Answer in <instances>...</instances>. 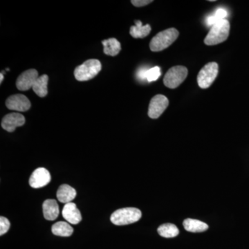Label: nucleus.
<instances>
[{
    "mask_svg": "<svg viewBox=\"0 0 249 249\" xmlns=\"http://www.w3.org/2000/svg\"><path fill=\"white\" fill-rule=\"evenodd\" d=\"M230 23L227 19H222L214 24L204 39L206 45H217L227 40L230 33Z\"/></svg>",
    "mask_w": 249,
    "mask_h": 249,
    "instance_id": "f257e3e1",
    "label": "nucleus"
},
{
    "mask_svg": "<svg viewBox=\"0 0 249 249\" xmlns=\"http://www.w3.org/2000/svg\"><path fill=\"white\" fill-rule=\"evenodd\" d=\"M178 31L175 28L160 31L152 39L150 43V50L153 52H161L170 47L178 39Z\"/></svg>",
    "mask_w": 249,
    "mask_h": 249,
    "instance_id": "f03ea898",
    "label": "nucleus"
},
{
    "mask_svg": "<svg viewBox=\"0 0 249 249\" xmlns=\"http://www.w3.org/2000/svg\"><path fill=\"white\" fill-rule=\"evenodd\" d=\"M142 217V211L137 208H124L113 213L110 220L114 225L124 226L138 222Z\"/></svg>",
    "mask_w": 249,
    "mask_h": 249,
    "instance_id": "7ed1b4c3",
    "label": "nucleus"
},
{
    "mask_svg": "<svg viewBox=\"0 0 249 249\" xmlns=\"http://www.w3.org/2000/svg\"><path fill=\"white\" fill-rule=\"evenodd\" d=\"M101 62L96 59H89L74 70V76L78 81H88L97 76L101 71Z\"/></svg>",
    "mask_w": 249,
    "mask_h": 249,
    "instance_id": "20e7f679",
    "label": "nucleus"
},
{
    "mask_svg": "<svg viewBox=\"0 0 249 249\" xmlns=\"http://www.w3.org/2000/svg\"><path fill=\"white\" fill-rule=\"evenodd\" d=\"M219 72V66L217 62H209L198 73L197 83L202 89H207L213 83Z\"/></svg>",
    "mask_w": 249,
    "mask_h": 249,
    "instance_id": "39448f33",
    "label": "nucleus"
},
{
    "mask_svg": "<svg viewBox=\"0 0 249 249\" xmlns=\"http://www.w3.org/2000/svg\"><path fill=\"white\" fill-rule=\"evenodd\" d=\"M188 76V70L183 66H175L170 68L165 73L163 78L165 86L170 89H175L179 86L186 80Z\"/></svg>",
    "mask_w": 249,
    "mask_h": 249,
    "instance_id": "423d86ee",
    "label": "nucleus"
},
{
    "mask_svg": "<svg viewBox=\"0 0 249 249\" xmlns=\"http://www.w3.org/2000/svg\"><path fill=\"white\" fill-rule=\"evenodd\" d=\"M169 105V101L161 94L156 95L150 101L148 108V116L151 119H158Z\"/></svg>",
    "mask_w": 249,
    "mask_h": 249,
    "instance_id": "0eeeda50",
    "label": "nucleus"
},
{
    "mask_svg": "<svg viewBox=\"0 0 249 249\" xmlns=\"http://www.w3.org/2000/svg\"><path fill=\"white\" fill-rule=\"evenodd\" d=\"M38 77V72L34 69L27 70L18 77L16 86L19 91H27L33 88Z\"/></svg>",
    "mask_w": 249,
    "mask_h": 249,
    "instance_id": "6e6552de",
    "label": "nucleus"
},
{
    "mask_svg": "<svg viewBox=\"0 0 249 249\" xmlns=\"http://www.w3.org/2000/svg\"><path fill=\"white\" fill-rule=\"evenodd\" d=\"M6 106L11 110L26 111L31 108L30 101L22 94H15L9 96L6 101Z\"/></svg>",
    "mask_w": 249,
    "mask_h": 249,
    "instance_id": "1a4fd4ad",
    "label": "nucleus"
},
{
    "mask_svg": "<svg viewBox=\"0 0 249 249\" xmlns=\"http://www.w3.org/2000/svg\"><path fill=\"white\" fill-rule=\"evenodd\" d=\"M25 118L19 113H10L4 116L1 121V127L9 132H13L18 127L25 124Z\"/></svg>",
    "mask_w": 249,
    "mask_h": 249,
    "instance_id": "9d476101",
    "label": "nucleus"
},
{
    "mask_svg": "<svg viewBox=\"0 0 249 249\" xmlns=\"http://www.w3.org/2000/svg\"><path fill=\"white\" fill-rule=\"evenodd\" d=\"M51 181V175L48 170L39 168L34 170L29 178V185L34 188H40L47 186Z\"/></svg>",
    "mask_w": 249,
    "mask_h": 249,
    "instance_id": "9b49d317",
    "label": "nucleus"
},
{
    "mask_svg": "<svg viewBox=\"0 0 249 249\" xmlns=\"http://www.w3.org/2000/svg\"><path fill=\"white\" fill-rule=\"evenodd\" d=\"M62 217L71 224H78L81 222L82 216L79 210L74 203H68L62 209Z\"/></svg>",
    "mask_w": 249,
    "mask_h": 249,
    "instance_id": "f8f14e48",
    "label": "nucleus"
},
{
    "mask_svg": "<svg viewBox=\"0 0 249 249\" xmlns=\"http://www.w3.org/2000/svg\"><path fill=\"white\" fill-rule=\"evenodd\" d=\"M42 209L44 217L47 220H55L60 213L58 203L55 199H47L44 201Z\"/></svg>",
    "mask_w": 249,
    "mask_h": 249,
    "instance_id": "ddd939ff",
    "label": "nucleus"
},
{
    "mask_svg": "<svg viewBox=\"0 0 249 249\" xmlns=\"http://www.w3.org/2000/svg\"><path fill=\"white\" fill-rule=\"evenodd\" d=\"M76 196V190L67 184L61 185L57 192V198L58 201L65 204L71 202Z\"/></svg>",
    "mask_w": 249,
    "mask_h": 249,
    "instance_id": "4468645a",
    "label": "nucleus"
},
{
    "mask_svg": "<svg viewBox=\"0 0 249 249\" xmlns=\"http://www.w3.org/2000/svg\"><path fill=\"white\" fill-rule=\"evenodd\" d=\"M183 227L187 231L201 232L209 229V225L205 222L194 219H186L183 221Z\"/></svg>",
    "mask_w": 249,
    "mask_h": 249,
    "instance_id": "2eb2a0df",
    "label": "nucleus"
},
{
    "mask_svg": "<svg viewBox=\"0 0 249 249\" xmlns=\"http://www.w3.org/2000/svg\"><path fill=\"white\" fill-rule=\"evenodd\" d=\"M151 32V27L149 24L142 25V21L136 20L135 26L130 28L129 34L134 38H143Z\"/></svg>",
    "mask_w": 249,
    "mask_h": 249,
    "instance_id": "dca6fc26",
    "label": "nucleus"
},
{
    "mask_svg": "<svg viewBox=\"0 0 249 249\" xmlns=\"http://www.w3.org/2000/svg\"><path fill=\"white\" fill-rule=\"evenodd\" d=\"M48 81L49 77L46 74L39 76L38 78L36 80L32 89L39 97H45L48 93V89H47Z\"/></svg>",
    "mask_w": 249,
    "mask_h": 249,
    "instance_id": "f3484780",
    "label": "nucleus"
},
{
    "mask_svg": "<svg viewBox=\"0 0 249 249\" xmlns=\"http://www.w3.org/2000/svg\"><path fill=\"white\" fill-rule=\"evenodd\" d=\"M104 46V53L110 56H116L121 52V46L120 42L116 38H109L102 41Z\"/></svg>",
    "mask_w": 249,
    "mask_h": 249,
    "instance_id": "a211bd4d",
    "label": "nucleus"
},
{
    "mask_svg": "<svg viewBox=\"0 0 249 249\" xmlns=\"http://www.w3.org/2000/svg\"><path fill=\"white\" fill-rule=\"evenodd\" d=\"M52 231L55 235L60 237H70L73 232V229L70 224L65 222H58L52 226Z\"/></svg>",
    "mask_w": 249,
    "mask_h": 249,
    "instance_id": "6ab92c4d",
    "label": "nucleus"
},
{
    "mask_svg": "<svg viewBox=\"0 0 249 249\" xmlns=\"http://www.w3.org/2000/svg\"><path fill=\"white\" fill-rule=\"evenodd\" d=\"M159 234L165 238H173L179 233L178 228L173 224H164L160 225L157 229Z\"/></svg>",
    "mask_w": 249,
    "mask_h": 249,
    "instance_id": "aec40b11",
    "label": "nucleus"
},
{
    "mask_svg": "<svg viewBox=\"0 0 249 249\" xmlns=\"http://www.w3.org/2000/svg\"><path fill=\"white\" fill-rule=\"evenodd\" d=\"M227 16V11L225 9H219L215 12V15L213 16H211L207 19L208 24L209 26H213L216 23L225 19Z\"/></svg>",
    "mask_w": 249,
    "mask_h": 249,
    "instance_id": "412c9836",
    "label": "nucleus"
},
{
    "mask_svg": "<svg viewBox=\"0 0 249 249\" xmlns=\"http://www.w3.org/2000/svg\"><path fill=\"white\" fill-rule=\"evenodd\" d=\"M160 67H154L150 70H147V82L156 81L158 80L160 76Z\"/></svg>",
    "mask_w": 249,
    "mask_h": 249,
    "instance_id": "4be33fe9",
    "label": "nucleus"
},
{
    "mask_svg": "<svg viewBox=\"0 0 249 249\" xmlns=\"http://www.w3.org/2000/svg\"><path fill=\"white\" fill-rule=\"evenodd\" d=\"M10 226H11V224H10L9 219L1 216L0 217V235H3L6 233L9 230Z\"/></svg>",
    "mask_w": 249,
    "mask_h": 249,
    "instance_id": "5701e85b",
    "label": "nucleus"
},
{
    "mask_svg": "<svg viewBox=\"0 0 249 249\" xmlns=\"http://www.w3.org/2000/svg\"><path fill=\"white\" fill-rule=\"evenodd\" d=\"M152 0H132L131 3L134 5V6H137V7H142V6H146V5L152 3Z\"/></svg>",
    "mask_w": 249,
    "mask_h": 249,
    "instance_id": "b1692460",
    "label": "nucleus"
},
{
    "mask_svg": "<svg viewBox=\"0 0 249 249\" xmlns=\"http://www.w3.org/2000/svg\"><path fill=\"white\" fill-rule=\"evenodd\" d=\"M146 69H142V70H139L138 73H137V77L140 80H147V71Z\"/></svg>",
    "mask_w": 249,
    "mask_h": 249,
    "instance_id": "393cba45",
    "label": "nucleus"
},
{
    "mask_svg": "<svg viewBox=\"0 0 249 249\" xmlns=\"http://www.w3.org/2000/svg\"><path fill=\"white\" fill-rule=\"evenodd\" d=\"M0 83H2V81H3V80H4V76H3V74L2 73H1V74H0Z\"/></svg>",
    "mask_w": 249,
    "mask_h": 249,
    "instance_id": "a878e982",
    "label": "nucleus"
}]
</instances>
